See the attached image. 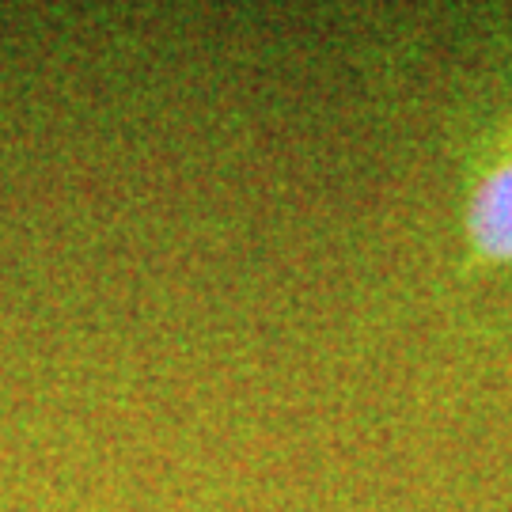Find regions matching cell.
I'll list each match as a JSON object with an SVG mask.
<instances>
[{
	"label": "cell",
	"instance_id": "cell-1",
	"mask_svg": "<svg viewBox=\"0 0 512 512\" xmlns=\"http://www.w3.org/2000/svg\"><path fill=\"white\" fill-rule=\"evenodd\" d=\"M463 243L475 270H512V118L471 156L463 186Z\"/></svg>",
	"mask_w": 512,
	"mask_h": 512
}]
</instances>
